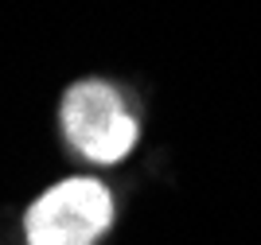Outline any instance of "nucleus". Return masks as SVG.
Wrapping results in <instances>:
<instances>
[{
	"mask_svg": "<svg viewBox=\"0 0 261 245\" xmlns=\"http://www.w3.org/2000/svg\"><path fill=\"white\" fill-rule=\"evenodd\" d=\"M63 132L86 160L117 164L137 144V121H133L125 97L109 82H74L63 97Z\"/></svg>",
	"mask_w": 261,
	"mask_h": 245,
	"instance_id": "f257e3e1",
	"label": "nucleus"
},
{
	"mask_svg": "<svg viewBox=\"0 0 261 245\" xmlns=\"http://www.w3.org/2000/svg\"><path fill=\"white\" fill-rule=\"evenodd\" d=\"M113 222V195L98 179H63L23 218L28 245H94Z\"/></svg>",
	"mask_w": 261,
	"mask_h": 245,
	"instance_id": "f03ea898",
	"label": "nucleus"
}]
</instances>
